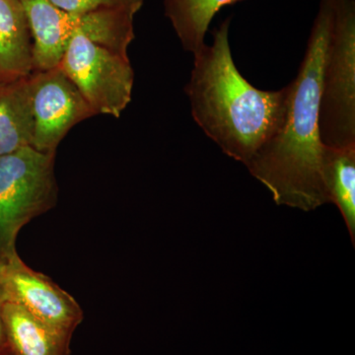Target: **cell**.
I'll list each match as a JSON object with an SVG mask.
<instances>
[{
    "mask_svg": "<svg viewBox=\"0 0 355 355\" xmlns=\"http://www.w3.org/2000/svg\"><path fill=\"white\" fill-rule=\"evenodd\" d=\"M58 67L95 114L119 118L132 101L135 73L128 55L95 43L83 34L72 38Z\"/></svg>",
    "mask_w": 355,
    "mask_h": 355,
    "instance_id": "cell-5",
    "label": "cell"
},
{
    "mask_svg": "<svg viewBox=\"0 0 355 355\" xmlns=\"http://www.w3.org/2000/svg\"><path fill=\"white\" fill-rule=\"evenodd\" d=\"M0 299L67 335H73L83 321V311L73 296L44 273L29 268L18 254L6 261L0 275Z\"/></svg>",
    "mask_w": 355,
    "mask_h": 355,
    "instance_id": "cell-7",
    "label": "cell"
},
{
    "mask_svg": "<svg viewBox=\"0 0 355 355\" xmlns=\"http://www.w3.org/2000/svg\"><path fill=\"white\" fill-rule=\"evenodd\" d=\"M243 0H163L170 20L184 50L197 53L205 44V35L214 16L223 7Z\"/></svg>",
    "mask_w": 355,
    "mask_h": 355,
    "instance_id": "cell-13",
    "label": "cell"
},
{
    "mask_svg": "<svg viewBox=\"0 0 355 355\" xmlns=\"http://www.w3.org/2000/svg\"><path fill=\"white\" fill-rule=\"evenodd\" d=\"M335 0H320L297 76L288 84L286 113L277 132L246 167L277 205L311 211L328 203L322 178L324 144L319 116L322 71Z\"/></svg>",
    "mask_w": 355,
    "mask_h": 355,
    "instance_id": "cell-1",
    "label": "cell"
},
{
    "mask_svg": "<svg viewBox=\"0 0 355 355\" xmlns=\"http://www.w3.org/2000/svg\"><path fill=\"white\" fill-rule=\"evenodd\" d=\"M230 24V17L224 20L212 32V44L193 53L184 90L198 127L222 153L246 165L284 120L288 85L260 90L242 76L229 43Z\"/></svg>",
    "mask_w": 355,
    "mask_h": 355,
    "instance_id": "cell-2",
    "label": "cell"
},
{
    "mask_svg": "<svg viewBox=\"0 0 355 355\" xmlns=\"http://www.w3.org/2000/svg\"><path fill=\"white\" fill-rule=\"evenodd\" d=\"M58 8L70 13H90L96 11H123L137 15L146 0H50Z\"/></svg>",
    "mask_w": 355,
    "mask_h": 355,
    "instance_id": "cell-14",
    "label": "cell"
},
{
    "mask_svg": "<svg viewBox=\"0 0 355 355\" xmlns=\"http://www.w3.org/2000/svg\"><path fill=\"white\" fill-rule=\"evenodd\" d=\"M6 261L0 259V275L3 272L4 268H6Z\"/></svg>",
    "mask_w": 355,
    "mask_h": 355,
    "instance_id": "cell-16",
    "label": "cell"
},
{
    "mask_svg": "<svg viewBox=\"0 0 355 355\" xmlns=\"http://www.w3.org/2000/svg\"><path fill=\"white\" fill-rule=\"evenodd\" d=\"M33 73V43L20 0H0V80Z\"/></svg>",
    "mask_w": 355,
    "mask_h": 355,
    "instance_id": "cell-10",
    "label": "cell"
},
{
    "mask_svg": "<svg viewBox=\"0 0 355 355\" xmlns=\"http://www.w3.org/2000/svg\"><path fill=\"white\" fill-rule=\"evenodd\" d=\"M33 43V71L55 69L70 41L83 30L84 14L70 13L50 0H20Z\"/></svg>",
    "mask_w": 355,
    "mask_h": 355,
    "instance_id": "cell-8",
    "label": "cell"
},
{
    "mask_svg": "<svg viewBox=\"0 0 355 355\" xmlns=\"http://www.w3.org/2000/svg\"><path fill=\"white\" fill-rule=\"evenodd\" d=\"M0 355H10V354H9L8 350H6V352H2Z\"/></svg>",
    "mask_w": 355,
    "mask_h": 355,
    "instance_id": "cell-17",
    "label": "cell"
},
{
    "mask_svg": "<svg viewBox=\"0 0 355 355\" xmlns=\"http://www.w3.org/2000/svg\"><path fill=\"white\" fill-rule=\"evenodd\" d=\"M55 153L32 146L0 156V259L17 254L18 233L32 219L55 207Z\"/></svg>",
    "mask_w": 355,
    "mask_h": 355,
    "instance_id": "cell-4",
    "label": "cell"
},
{
    "mask_svg": "<svg viewBox=\"0 0 355 355\" xmlns=\"http://www.w3.org/2000/svg\"><path fill=\"white\" fill-rule=\"evenodd\" d=\"M29 83L34 119L31 146L40 153H57L69 130L95 114L58 67L33 71Z\"/></svg>",
    "mask_w": 355,
    "mask_h": 355,
    "instance_id": "cell-6",
    "label": "cell"
},
{
    "mask_svg": "<svg viewBox=\"0 0 355 355\" xmlns=\"http://www.w3.org/2000/svg\"><path fill=\"white\" fill-rule=\"evenodd\" d=\"M33 130L29 76L0 80V156L31 146Z\"/></svg>",
    "mask_w": 355,
    "mask_h": 355,
    "instance_id": "cell-11",
    "label": "cell"
},
{
    "mask_svg": "<svg viewBox=\"0 0 355 355\" xmlns=\"http://www.w3.org/2000/svg\"><path fill=\"white\" fill-rule=\"evenodd\" d=\"M322 178L328 203L340 209L355 245V146L336 148L324 146Z\"/></svg>",
    "mask_w": 355,
    "mask_h": 355,
    "instance_id": "cell-12",
    "label": "cell"
},
{
    "mask_svg": "<svg viewBox=\"0 0 355 355\" xmlns=\"http://www.w3.org/2000/svg\"><path fill=\"white\" fill-rule=\"evenodd\" d=\"M7 350L10 355H70L72 336L55 330L14 303H1Z\"/></svg>",
    "mask_w": 355,
    "mask_h": 355,
    "instance_id": "cell-9",
    "label": "cell"
},
{
    "mask_svg": "<svg viewBox=\"0 0 355 355\" xmlns=\"http://www.w3.org/2000/svg\"><path fill=\"white\" fill-rule=\"evenodd\" d=\"M320 137L326 146H355V0H335L322 71Z\"/></svg>",
    "mask_w": 355,
    "mask_h": 355,
    "instance_id": "cell-3",
    "label": "cell"
},
{
    "mask_svg": "<svg viewBox=\"0 0 355 355\" xmlns=\"http://www.w3.org/2000/svg\"><path fill=\"white\" fill-rule=\"evenodd\" d=\"M1 299H0V354L6 352L7 343L6 338V333H4L3 321L1 316Z\"/></svg>",
    "mask_w": 355,
    "mask_h": 355,
    "instance_id": "cell-15",
    "label": "cell"
}]
</instances>
